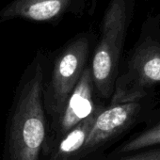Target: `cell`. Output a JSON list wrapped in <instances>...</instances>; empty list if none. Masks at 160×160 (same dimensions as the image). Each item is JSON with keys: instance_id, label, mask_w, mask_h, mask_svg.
<instances>
[{"instance_id": "3957f363", "label": "cell", "mask_w": 160, "mask_h": 160, "mask_svg": "<svg viewBox=\"0 0 160 160\" xmlns=\"http://www.w3.org/2000/svg\"><path fill=\"white\" fill-rule=\"evenodd\" d=\"M125 0H112L106 12L100 42L91 65L94 91L102 99H109L120 72L119 65L126 27Z\"/></svg>"}, {"instance_id": "277c9868", "label": "cell", "mask_w": 160, "mask_h": 160, "mask_svg": "<svg viewBox=\"0 0 160 160\" xmlns=\"http://www.w3.org/2000/svg\"><path fill=\"white\" fill-rule=\"evenodd\" d=\"M90 49L91 35L82 33L70 41L55 59L47 88L43 91L45 111L55 121L87 67Z\"/></svg>"}, {"instance_id": "30bf717a", "label": "cell", "mask_w": 160, "mask_h": 160, "mask_svg": "<svg viewBox=\"0 0 160 160\" xmlns=\"http://www.w3.org/2000/svg\"><path fill=\"white\" fill-rule=\"evenodd\" d=\"M119 160H160V146L132 152Z\"/></svg>"}, {"instance_id": "ba28073f", "label": "cell", "mask_w": 160, "mask_h": 160, "mask_svg": "<svg viewBox=\"0 0 160 160\" xmlns=\"http://www.w3.org/2000/svg\"><path fill=\"white\" fill-rule=\"evenodd\" d=\"M104 108L98 106L92 115L64 135L55 146L50 160H82V152L88 134Z\"/></svg>"}, {"instance_id": "7a4b0ae2", "label": "cell", "mask_w": 160, "mask_h": 160, "mask_svg": "<svg viewBox=\"0 0 160 160\" xmlns=\"http://www.w3.org/2000/svg\"><path fill=\"white\" fill-rule=\"evenodd\" d=\"M155 99L160 102V42L141 41L119 72L109 105Z\"/></svg>"}, {"instance_id": "6da1fadb", "label": "cell", "mask_w": 160, "mask_h": 160, "mask_svg": "<svg viewBox=\"0 0 160 160\" xmlns=\"http://www.w3.org/2000/svg\"><path fill=\"white\" fill-rule=\"evenodd\" d=\"M45 57L38 52L20 83L11 112L5 160H39L47 138L43 105Z\"/></svg>"}, {"instance_id": "8992f818", "label": "cell", "mask_w": 160, "mask_h": 160, "mask_svg": "<svg viewBox=\"0 0 160 160\" xmlns=\"http://www.w3.org/2000/svg\"><path fill=\"white\" fill-rule=\"evenodd\" d=\"M94 86L91 68L86 67L78 83L68 97L58 119L54 122V138L59 140L64 135L83 120L92 115L97 108L93 102Z\"/></svg>"}, {"instance_id": "5b68a950", "label": "cell", "mask_w": 160, "mask_h": 160, "mask_svg": "<svg viewBox=\"0 0 160 160\" xmlns=\"http://www.w3.org/2000/svg\"><path fill=\"white\" fill-rule=\"evenodd\" d=\"M158 103L155 99L145 98L104 108L88 134L82 152V159L138 123L147 122Z\"/></svg>"}, {"instance_id": "8fae6325", "label": "cell", "mask_w": 160, "mask_h": 160, "mask_svg": "<svg viewBox=\"0 0 160 160\" xmlns=\"http://www.w3.org/2000/svg\"><path fill=\"white\" fill-rule=\"evenodd\" d=\"M72 6L74 7L73 12L75 13L80 12H81V10H82V8H83V6H84V0H73Z\"/></svg>"}, {"instance_id": "52a82bcc", "label": "cell", "mask_w": 160, "mask_h": 160, "mask_svg": "<svg viewBox=\"0 0 160 160\" xmlns=\"http://www.w3.org/2000/svg\"><path fill=\"white\" fill-rule=\"evenodd\" d=\"M73 0H13L0 11V23L23 18L35 22L58 20Z\"/></svg>"}, {"instance_id": "9c48e42d", "label": "cell", "mask_w": 160, "mask_h": 160, "mask_svg": "<svg viewBox=\"0 0 160 160\" xmlns=\"http://www.w3.org/2000/svg\"><path fill=\"white\" fill-rule=\"evenodd\" d=\"M147 125L132 138L124 141L114 151L117 155L130 154L132 152L157 147L160 145V116L155 118L152 115L146 122Z\"/></svg>"}]
</instances>
